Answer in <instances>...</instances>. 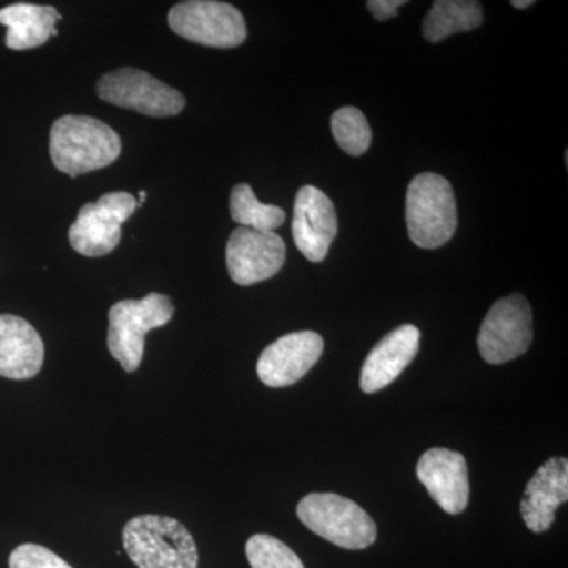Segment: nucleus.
I'll return each instance as SVG.
<instances>
[{
    "mask_svg": "<svg viewBox=\"0 0 568 568\" xmlns=\"http://www.w3.org/2000/svg\"><path fill=\"white\" fill-rule=\"evenodd\" d=\"M122 152L119 134L88 115H63L51 126L52 163L70 178L110 166Z\"/></svg>",
    "mask_w": 568,
    "mask_h": 568,
    "instance_id": "nucleus-1",
    "label": "nucleus"
},
{
    "mask_svg": "<svg viewBox=\"0 0 568 568\" xmlns=\"http://www.w3.org/2000/svg\"><path fill=\"white\" fill-rule=\"evenodd\" d=\"M123 548L138 568H197L196 544L181 521L141 515L123 528Z\"/></svg>",
    "mask_w": 568,
    "mask_h": 568,
    "instance_id": "nucleus-2",
    "label": "nucleus"
},
{
    "mask_svg": "<svg viewBox=\"0 0 568 568\" xmlns=\"http://www.w3.org/2000/svg\"><path fill=\"white\" fill-rule=\"evenodd\" d=\"M406 223L410 241L420 248H439L454 237L457 201L447 179L435 173L413 179L407 189Z\"/></svg>",
    "mask_w": 568,
    "mask_h": 568,
    "instance_id": "nucleus-3",
    "label": "nucleus"
},
{
    "mask_svg": "<svg viewBox=\"0 0 568 568\" xmlns=\"http://www.w3.org/2000/svg\"><path fill=\"white\" fill-rule=\"evenodd\" d=\"M174 305L168 295L151 293L140 301H121L111 306L108 349L126 373L136 372L144 357L145 335L173 320Z\"/></svg>",
    "mask_w": 568,
    "mask_h": 568,
    "instance_id": "nucleus-4",
    "label": "nucleus"
},
{
    "mask_svg": "<svg viewBox=\"0 0 568 568\" xmlns=\"http://www.w3.org/2000/svg\"><path fill=\"white\" fill-rule=\"evenodd\" d=\"M297 517L331 544L346 549H365L376 541L372 517L354 500L335 493H313L298 503Z\"/></svg>",
    "mask_w": 568,
    "mask_h": 568,
    "instance_id": "nucleus-5",
    "label": "nucleus"
},
{
    "mask_svg": "<svg viewBox=\"0 0 568 568\" xmlns=\"http://www.w3.org/2000/svg\"><path fill=\"white\" fill-rule=\"evenodd\" d=\"M168 24L182 39L230 50L244 43L246 24L241 11L216 0H189L171 9Z\"/></svg>",
    "mask_w": 568,
    "mask_h": 568,
    "instance_id": "nucleus-6",
    "label": "nucleus"
},
{
    "mask_svg": "<svg viewBox=\"0 0 568 568\" xmlns=\"http://www.w3.org/2000/svg\"><path fill=\"white\" fill-rule=\"evenodd\" d=\"M97 92L104 102L149 118H173L185 108L181 92L156 80L148 71L136 69H119L103 74L97 84Z\"/></svg>",
    "mask_w": 568,
    "mask_h": 568,
    "instance_id": "nucleus-7",
    "label": "nucleus"
},
{
    "mask_svg": "<svg viewBox=\"0 0 568 568\" xmlns=\"http://www.w3.org/2000/svg\"><path fill=\"white\" fill-rule=\"evenodd\" d=\"M136 209V197L125 192L106 193L97 203L82 205L69 230L74 252L88 257L110 254L121 242L122 224Z\"/></svg>",
    "mask_w": 568,
    "mask_h": 568,
    "instance_id": "nucleus-8",
    "label": "nucleus"
},
{
    "mask_svg": "<svg viewBox=\"0 0 568 568\" xmlns=\"http://www.w3.org/2000/svg\"><path fill=\"white\" fill-rule=\"evenodd\" d=\"M532 312L529 302L521 294L500 298L489 310L477 345L484 361L503 365L528 353L532 343Z\"/></svg>",
    "mask_w": 568,
    "mask_h": 568,
    "instance_id": "nucleus-9",
    "label": "nucleus"
},
{
    "mask_svg": "<svg viewBox=\"0 0 568 568\" xmlns=\"http://www.w3.org/2000/svg\"><path fill=\"white\" fill-rule=\"evenodd\" d=\"M286 245L278 234L237 227L226 245V265L231 280L241 286L265 282L282 271Z\"/></svg>",
    "mask_w": 568,
    "mask_h": 568,
    "instance_id": "nucleus-10",
    "label": "nucleus"
},
{
    "mask_svg": "<svg viewBox=\"0 0 568 568\" xmlns=\"http://www.w3.org/2000/svg\"><path fill=\"white\" fill-rule=\"evenodd\" d=\"M324 353L323 336L294 332L265 347L257 361V376L267 387H287L301 381Z\"/></svg>",
    "mask_w": 568,
    "mask_h": 568,
    "instance_id": "nucleus-11",
    "label": "nucleus"
},
{
    "mask_svg": "<svg viewBox=\"0 0 568 568\" xmlns=\"http://www.w3.org/2000/svg\"><path fill=\"white\" fill-rule=\"evenodd\" d=\"M338 233L335 205L313 185L298 190L294 203L293 237L306 260L321 263Z\"/></svg>",
    "mask_w": 568,
    "mask_h": 568,
    "instance_id": "nucleus-12",
    "label": "nucleus"
},
{
    "mask_svg": "<svg viewBox=\"0 0 568 568\" xmlns=\"http://www.w3.org/2000/svg\"><path fill=\"white\" fill-rule=\"evenodd\" d=\"M418 480L433 500L450 515L462 514L469 503V473L466 458L447 448H432L418 459Z\"/></svg>",
    "mask_w": 568,
    "mask_h": 568,
    "instance_id": "nucleus-13",
    "label": "nucleus"
},
{
    "mask_svg": "<svg viewBox=\"0 0 568 568\" xmlns=\"http://www.w3.org/2000/svg\"><path fill=\"white\" fill-rule=\"evenodd\" d=\"M420 346V331L406 324L384 336L366 357L361 373V388L365 394L383 390L405 372Z\"/></svg>",
    "mask_w": 568,
    "mask_h": 568,
    "instance_id": "nucleus-14",
    "label": "nucleus"
},
{
    "mask_svg": "<svg viewBox=\"0 0 568 568\" xmlns=\"http://www.w3.org/2000/svg\"><path fill=\"white\" fill-rule=\"evenodd\" d=\"M568 499L567 458H551L530 478L521 500V517L532 532H545L555 523L556 510Z\"/></svg>",
    "mask_w": 568,
    "mask_h": 568,
    "instance_id": "nucleus-15",
    "label": "nucleus"
},
{
    "mask_svg": "<svg viewBox=\"0 0 568 568\" xmlns=\"http://www.w3.org/2000/svg\"><path fill=\"white\" fill-rule=\"evenodd\" d=\"M44 361L43 339L32 324L0 315V376L24 381L39 375Z\"/></svg>",
    "mask_w": 568,
    "mask_h": 568,
    "instance_id": "nucleus-16",
    "label": "nucleus"
},
{
    "mask_svg": "<svg viewBox=\"0 0 568 568\" xmlns=\"http://www.w3.org/2000/svg\"><path fill=\"white\" fill-rule=\"evenodd\" d=\"M62 17L54 7L36 3H13L0 10V24L7 26V48L14 51L33 50L58 36L55 22Z\"/></svg>",
    "mask_w": 568,
    "mask_h": 568,
    "instance_id": "nucleus-17",
    "label": "nucleus"
},
{
    "mask_svg": "<svg viewBox=\"0 0 568 568\" xmlns=\"http://www.w3.org/2000/svg\"><path fill=\"white\" fill-rule=\"evenodd\" d=\"M484 22L480 2L473 0H437L424 20V37L439 43L458 32L473 31Z\"/></svg>",
    "mask_w": 568,
    "mask_h": 568,
    "instance_id": "nucleus-18",
    "label": "nucleus"
},
{
    "mask_svg": "<svg viewBox=\"0 0 568 568\" xmlns=\"http://www.w3.org/2000/svg\"><path fill=\"white\" fill-rule=\"evenodd\" d=\"M231 216L241 227L254 231H274L282 226L286 213L278 205L264 204L257 200L248 183H239L234 186L230 200Z\"/></svg>",
    "mask_w": 568,
    "mask_h": 568,
    "instance_id": "nucleus-19",
    "label": "nucleus"
},
{
    "mask_svg": "<svg viewBox=\"0 0 568 568\" xmlns=\"http://www.w3.org/2000/svg\"><path fill=\"white\" fill-rule=\"evenodd\" d=\"M332 133L339 148L353 156L364 155L372 144V129L364 112L354 106H345L332 115Z\"/></svg>",
    "mask_w": 568,
    "mask_h": 568,
    "instance_id": "nucleus-20",
    "label": "nucleus"
},
{
    "mask_svg": "<svg viewBox=\"0 0 568 568\" xmlns=\"http://www.w3.org/2000/svg\"><path fill=\"white\" fill-rule=\"evenodd\" d=\"M245 552L252 568H305L293 549L267 534L250 538Z\"/></svg>",
    "mask_w": 568,
    "mask_h": 568,
    "instance_id": "nucleus-21",
    "label": "nucleus"
},
{
    "mask_svg": "<svg viewBox=\"0 0 568 568\" xmlns=\"http://www.w3.org/2000/svg\"><path fill=\"white\" fill-rule=\"evenodd\" d=\"M10 568H73L51 549L36 544L20 545L9 559Z\"/></svg>",
    "mask_w": 568,
    "mask_h": 568,
    "instance_id": "nucleus-22",
    "label": "nucleus"
},
{
    "mask_svg": "<svg viewBox=\"0 0 568 568\" xmlns=\"http://www.w3.org/2000/svg\"><path fill=\"white\" fill-rule=\"evenodd\" d=\"M406 0H369L366 2V7L377 21H386L396 17L399 7L406 6Z\"/></svg>",
    "mask_w": 568,
    "mask_h": 568,
    "instance_id": "nucleus-23",
    "label": "nucleus"
},
{
    "mask_svg": "<svg viewBox=\"0 0 568 568\" xmlns=\"http://www.w3.org/2000/svg\"><path fill=\"white\" fill-rule=\"evenodd\" d=\"M511 6H514L515 9L525 10L529 9L530 6H534V0H514Z\"/></svg>",
    "mask_w": 568,
    "mask_h": 568,
    "instance_id": "nucleus-24",
    "label": "nucleus"
},
{
    "mask_svg": "<svg viewBox=\"0 0 568 568\" xmlns=\"http://www.w3.org/2000/svg\"><path fill=\"white\" fill-rule=\"evenodd\" d=\"M138 196H140V203H138V205L144 204L145 203V196H148V193L141 192L140 194H138Z\"/></svg>",
    "mask_w": 568,
    "mask_h": 568,
    "instance_id": "nucleus-25",
    "label": "nucleus"
}]
</instances>
